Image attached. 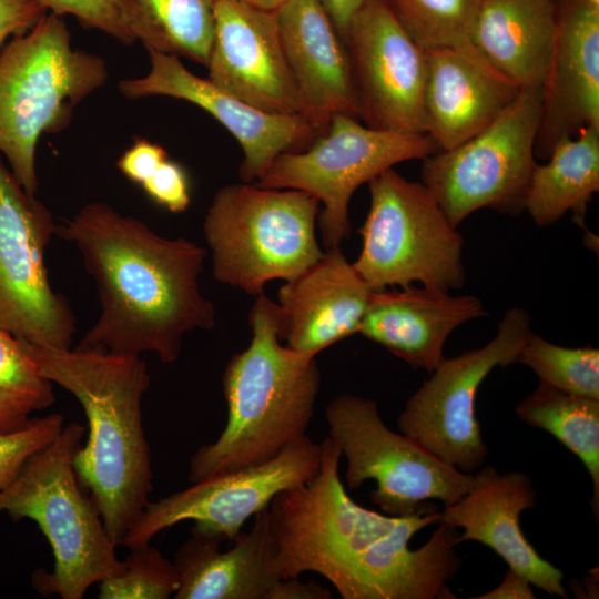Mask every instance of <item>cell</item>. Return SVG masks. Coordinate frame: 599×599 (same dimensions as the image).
Segmentation results:
<instances>
[{"mask_svg": "<svg viewBox=\"0 0 599 599\" xmlns=\"http://www.w3.org/2000/svg\"><path fill=\"white\" fill-rule=\"evenodd\" d=\"M321 447L317 474L267 508L278 577L316 572L344 599L455 598L458 528L437 510L397 517L356 504L339 478V447L328 436Z\"/></svg>", "mask_w": 599, "mask_h": 599, "instance_id": "1", "label": "cell"}, {"mask_svg": "<svg viewBox=\"0 0 599 599\" xmlns=\"http://www.w3.org/2000/svg\"><path fill=\"white\" fill-rule=\"evenodd\" d=\"M55 235L78 248L100 301L97 322L77 348L174 363L184 335L215 325L201 293L206 250L184 237L167 238L103 202L81 207L57 224Z\"/></svg>", "mask_w": 599, "mask_h": 599, "instance_id": "2", "label": "cell"}, {"mask_svg": "<svg viewBox=\"0 0 599 599\" xmlns=\"http://www.w3.org/2000/svg\"><path fill=\"white\" fill-rule=\"evenodd\" d=\"M23 343L41 373L83 408L88 435L74 455V470L111 540L122 546L153 489L141 408L150 386L148 365L141 356Z\"/></svg>", "mask_w": 599, "mask_h": 599, "instance_id": "3", "label": "cell"}, {"mask_svg": "<svg viewBox=\"0 0 599 599\" xmlns=\"http://www.w3.org/2000/svg\"><path fill=\"white\" fill-rule=\"evenodd\" d=\"M248 325L250 345L223 373L225 426L192 456V483L274 458L306 436L313 418L321 385L316 356L280 343V309L264 293L256 296Z\"/></svg>", "mask_w": 599, "mask_h": 599, "instance_id": "4", "label": "cell"}, {"mask_svg": "<svg viewBox=\"0 0 599 599\" xmlns=\"http://www.w3.org/2000/svg\"><path fill=\"white\" fill-rule=\"evenodd\" d=\"M108 77L103 58L73 48L63 17L50 12L2 47L0 154L27 192L38 191L40 138L67 129L74 109Z\"/></svg>", "mask_w": 599, "mask_h": 599, "instance_id": "5", "label": "cell"}, {"mask_svg": "<svg viewBox=\"0 0 599 599\" xmlns=\"http://www.w3.org/2000/svg\"><path fill=\"white\" fill-rule=\"evenodd\" d=\"M84 427L70 424L57 438L33 454L16 478L0 490V514L13 520H33L50 544L51 572L38 569L32 586L44 596L81 599L93 583L118 567V547L110 538L99 508L80 484L74 455Z\"/></svg>", "mask_w": 599, "mask_h": 599, "instance_id": "6", "label": "cell"}, {"mask_svg": "<svg viewBox=\"0 0 599 599\" xmlns=\"http://www.w3.org/2000/svg\"><path fill=\"white\" fill-rule=\"evenodd\" d=\"M319 205L298 190L220 189L203 222L214 278L256 297L273 280L297 277L324 253L315 234Z\"/></svg>", "mask_w": 599, "mask_h": 599, "instance_id": "7", "label": "cell"}, {"mask_svg": "<svg viewBox=\"0 0 599 599\" xmlns=\"http://www.w3.org/2000/svg\"><path fill=\"white\" fill-rule=\"evenodd\" d=\"M370 205L352 263L372 291L415 282L449 292L465 283L464 238L429 190L393 167L368 182Z\"/></svg>", "mask_w": 599, "mask_h": 599, "instance_id": "8", "label": "cell"}, {"mask_svg": "<svg viewBox=\"0 0 599 599\" xmlns=\"http://www.w3.org/2000/svg\"><path fill=\"white\" fill-rule=\"evenodd\" d=\"M328 437L347 461L346 485L358 489L375 480L369 497L389 516L406 517L454 505L470 489L473 474L445 463L418 441L389 429L375 400L342 394L325 410Z\"/></svg>", "mask_w": 599, "mask_h": 599, "instance_id": "9", "label": "cell"}, {"mask_svg": "<svg viewBox=\"0 0 599 599\" xmlns=\"http://www.w3.org/2000/svg\"><path fill=\"white\" fill-rule=\"evenodd\" d=\"M544 87L521 88L511 103L485 129L423 160L422 183L454 226L489 207L517 215L536 166Z\"/></svg>", "mask_w": 599, "mask_h": 599, "instance_id": "10", "label": "cell"}, {"mask_svg": "<svg viewBox=\"0 0 599 599\" xmlns=\"http://www.w3.org/2000/svg\"><path fill=\"white\" fill-rule=\"evenodd\" d=\"M438 151L427 134L369 128L347 114H334L324 132L306 149L278 155L255 182L313 195L322 210L317 224L326 248L351 235L348 205L364 183L404 161Z\"/></svg>", "mask_w": 599, "mask_h": 599, "instance_id": "11", "label": "cell"}, {"mask_svg": "<svg viewBox=\"0 0 599 599\" xmlns=\"http://www.w3.org/2000/svg\"><path fill=\"white\" fill-rule=\"evenodd\" d=\"M55 227L50 210L0 154V329L34 345L71 348L77 317L45 266Z\"/></svg>", "mask_w": 599, "mask_h": 599, "instance_id": "12", "label": "cell"}, {"mask_svg": "<svg viewBox=\"0 0 599 599\" xmlns=\"http://www.w3.org/2000/svg\"><path fill=\"white\" fill-rule=\"evenodd\" d=\"M530 321L524 308L511 307L489 343L444 358L407 399L397 418L400 433L463 473L479 469L489 450L475 415L477 390L495 367L518 362Z\"/></svg>", "mask_w": 599, "mask_h": 599, "instance_id": "13", "label": "cell"}, {"mask_svg": "<svg viewBox=\"0 0 599 599\" xmlns=\"http://www.w3.org/2000/svg\"><path fill=\"white\" fill-rule=\"evenodd\" d=\"M321 455V443L305 436L265 463L204 478L150 501L122 546L150 544L162 530L186 520L230 542L276 495L308 483L319 469Z\"/></svg>", "mask_w": 599, "mask_h": 599, "instance_id": "14", "label": "cell"}, {"mask_svg": "<svg viewBox=\"0 0 599 599\" xmlns=\"http://www.w3.org/2000/svg\"><path fill=\"white\" fill-rule=\"evenodd\" d=\"M345 45L359 120L369 128L426 134V53L404 30L386 0L364 3L349 23Z\"/></svg>", "mask_w": 599, "mask_h": 599, "instance_id": "15", "label": "cell"}, {"mask_svg": "<svg viewBox=\"0 0 599 599\" xmlns=\"http://www.w3.org/2000/svg\"><path fill=\"white\" fill-rule=\"evenodd\" d=\"M146 51L149 72L120 81L119 92L128 99L174 98L206 111L240 144L243 160L238 174L244 183H255L278 155L302 151L323 133L303 116L273 114L244 102L192 73L179 57Z\"/></svg>", "mask_w": 599, "mask_h": 599, "instance_id": "16", "label": "cell"}, {"mask_svg": "<svg viewBox=\"0 0 599 599\" xmlns=\"http://www.w3.org/2000/svg\"><path fill=\"white\" fill-rule=\"evenodd\" d=\"M214 12L207 79L265 112L312 122L282 47L276 12L238 0H215Z\"/></svg>", "mask_w": 599, "mask_h": 599, "instance_id": "17", "label": "cell"}, {"mask_svg": "<svg viewBox=\"0 0 599 599\" xmlns=\"http://www.w3.org/2000/svg\"><path fill=\"white\" fill-rule=\"evenodd\" d=\"M267 508L225 550L223 538L193 526L174 555L179 586L173 598L329 599L331 590L321 585L278 577Z\"/></svg>", "mask_w": 599, "mask_h": 599, "instance_id": "18", "label": "cell"}, {"mask_svg": "<svg viewBox=\"0 0 599 599\" xmlns=\"http://www.w3.org/2000/svg\"><path fill=\"white\" fill-rule=\"evenodd\" d=\"M425 53V132L438 151L453 149L480 132L521 89L471 42Z\"/></svg>", "mask_w": 599, "mask_h": 599, "instance_id": "19", "label": "cell"}, {"mask_svg": "<svg viewBox=\"0 0 599 599\" xmlns=\"http://www.w3.org/2000/svg\"><path fill=\"white\" fill-rule=\"evenodd\" d=\"M473 476L470 489L457 502L444 507L440 521L464 530L458 544L478 541L531 585L567 598L562 571L537 554L519 525L520 514L536 506L532 480L521 471L501 475L489 465Z\"/></svg>", "mask_w": 599, "mask_h": 599, "instance_id": "20", "label": "cell"}, {"mask_svg": "<svg viewBox=\"0 0 599 599\" xmlns=\"http://www.w3.org/2000/svg\"><path fill=\"white\" fill-rule=\"evenodd\" d=\"M372 292L339 246L327 248L280 288V339L295 352L317 356L358 333Z\"/></svg>", "mask_w": 599, "mask_h": 599, "instance_id": "21", "label": "cell"}, {"mask_svg": "<svg viewBox=\"0 0 599 599\" xmlns=\"http://www.w3.org/2000/svg\"><path fill=\"white\" fill-rule=\"evenodd\" d=\"M588 125L599 129V10L567 0L544 83L535 155L548 158L560 136Z\"/></svg>", "mask_w": 599, "mask_h": 599, "instance_id": "22", "label": "cell"}, {"mask_svg": "<svg viewBox=\"0 0 599 599\" xmlns=\"http://www.w3.org/2000/svg\"><path fill=\"white\" fill-rule=\"evenodd\" d=\"M485 315L476 296H453L412 284L373 291L358 333L413 368L432 373L445 358L444 346L453 331Z\"/></svg>", "mask_w": 599, "mask_h": 599, "instance_id": "23", "label": "cell"}, {"mask_svg": "<svg viewBox=\"0 0 599 599\" xmlns=\"http://www.w3.org/2000/svg\"><path fill=\"white\" fill-rule=\"evenodd\" d=\"M276 19L294 80L324 132L334 114L359 120V105L348 52L319 0H286Z\"/></svg>", "mask_w": 599, "mask_h": 599, "instance_id": "24", "label": "cell"}, {"mask_svg": "<svg viewBox=\"0 0 599 599\" xmlns=\"http://www.w3.org/2000/svg\"><path fill=\"white\" fill-rule=\"evenodd\" d=\"M558 17L554 0H481L471 43L520 88L544 87Z\"/></svg>", "mask_w": 599, "mask_h": 599, "instance_id": "25", "label": "cell"}, {"mask_svg": "<svg viewBox=\"0 0 599 599\" xmlns=\"http://www.w3.org/2000/svg\"><path fill=\"white\" fill-rule=\"evenodd\" d=\"M546 164H536L525 211L538 226L559 221L568 211L583 226L587 206L599 191V129L588 125L560 136Z\"/></svg>", "mask_w": 599, "mask_h": 599, "instance_id": "26", "label": "cell"}, {"mask_svg": "<svg viewBox=\"0 0 599 599\" xmlns=\"http://www.w3.org/2000/svg\"><path fill=\"white\" fill-rule=\"evenodd\" d=\"M126 28L146 50L206 67L215 28V0H119Z\"/></svg>", "mask_w": 599, "mask_h": 599, "instance_id": "27", "label": "cell"}, {"mask_svg": "<svg viewBox=\"0 0 599 599\" xmlns=\"http://www.w3.org/2000/svg\"><path fill=\"white\" fill-rule=\"evenodd\" d=\"M517 416L548 432L575 454L592 480V512L599 514V399L572 395L539 383L517 407Z\"/></svg>", "mask_w": 599, "mask_h": 599, "instance_id": "28", "label": "cell"}, {"mask_svg": "<svg viewBox=\"0 0 599 599\" xmlns=\"http://www.w3.org/2000/svg\"><path fill=\"white\" fill-rule=\"evenodd\" d=\"M54 400L53 383L41 373L23 341L0 329V434L21 428Z\"/></svg>", "mask_w": 599, "mask_h": 599, "instance_id": "29", "label": "cell"}, {"mask_svg": "<svg viewBox=\"0 0 599 599\" xmlns=\"http://www.w3.org/2000/svg\"><path fill=\"white\" fill-rule=\"evenodd\" d=\"M424 50L471 42L481 0H386Z\"/></svg>", "mask_w": 599, "mask_h": 599, "instance_id": "30", "label": "cell"}, {"mask_svg": "<svg viewBox=\"0 0 599 599\" xmlns=\"http://www.w3.org/2000/svg\"><path fill=\"white\" fill-rule=\"evenodd\" d=\"M545 384L564 393L599 399V351L592 346L564 347L530 333L518 362Z\"/></svg>", "mask_w": 599, "mask_h": 599, "instance_id": "31", "label": "cell"}, {"mask_svg": "<svg viewBox=\"0 0 599 599\" xmlns=\"http://www.w3.org/2000/svg\"><path fill=\"white\" fill-rule=\"evenodd\" d=\"M115 570L99 582L100 599H167L174 596L179 577L173 561L150 544L130 548Z\"/></svg>", "mask_w": 599, "mask_h": 599, "instance_id": "32", "label": "cell"}, {"mask_svg": "<svg viewBox=\"0 0 599 599\" xmlns=\"http://www.w3.org/2000/svg\"><path fill=\"white\" fill-rule=\"evenodd\" d=\"M63 428V416L32 417L24 426L0 434V490L16 478L23 464L53 441Z\"/></svg>", "mask_w": 599, "mask_h": 599, "instance_id": "33", "label": "cell"}, {"mask_svg": "<svg viewBox=\"0 0 599 599\" xmlns=\"http://www.w3.org/2000/svg\"><path fill=\"white\" fill-rule=\"evenodd\" d=\"M48 12L72 16L88 30L101 31L124 45L135 39L126 28L119 0H34Z\"/></svg>", "mask_w": 599, "mask_h": 599, "instance_id": "34", "label": "cell"}, {"mask_svg": "<svg viewBox=\"0 0 599 599\" xmlns=\"http://www.w3.org/2000/svg\"><path fill=\"white\" fill-rule=\"evenodd\" d=\"M141 187L153 202L171 213L184 212L191 201L187 174L181 164L170 159Z\"/></svg>", "mask_w": 599, "mask_h": 599, "instance_id": "35", "label": "cell"}, {"mask_svg": "<svg viewBox=\"0 0 599 599\" xmlns=\"http://www.w3.org/2000/svg\"><path fill=\"white\" fill-rule=\"evenodd\" d=\"M169 159L160 144L136 138L119 158L116 167L129 181L142 185Z\"/></svg>", "mask_w": 599, "mask_h": 599, "instance_id": "36", "label": "cell"}, {"mask_svg": "<svg viewBox=\"0 0 599 599\" xmlns=\"http://www.w3.org/2000/svg\"><path fill=\"white\" fill-rule=\"evenodd\" d=\"M45 13L34 0H0V50L7 39L26 33Z\"/></svg>", "mask_w": 599, "mask_h": 599, "instance_id": "37", "label": "cell"}, {"mask_svg": "<svg viewBox=\"0 0 599 599\" xmlns=\"http://www.w3.org/2000/svg\"><path fill=\"white\" fill-rule=\"evenodd\" d=\"M536 596L531 588V582L508 568L504 580L490 591L476 596V599H534Z\"/></svg>", "mask_w": 599, "mask_h": 599, "instance_id": "38", "label": "cell"}, {"mask_svg": "<svg viewBox=\"0 0 599 599\" xmlns=\"http://www.w3.org/2000/svg\"><path fill=\"white\" fill-rule=\"evenodd\" d=\"M366 1L367 0H319L344 43L353 17Z\"/></svg>", "mask_w": 599, "mask_h": 599, "instance_id": "39", "label": "cell"}, {"mask_svg": "<svg viewBox=\"0 0 599 599\" xmlns=\"http://www.w3.org/2000/svg\"><path fill=\"white\" fill-rule=\"evenodd\" d=\"M250 6L275 11L277 10L286 0H238Z\"/></svg>", "mask_w": 599, "mask_h": 599, "instance_id": "40", "label": "cell"}, {"mask_svg": "<svg viewBox=\"0 0 599 599\" xmlns=\"http://www.w3.org/2000/svg\"><path fill=\"white\" fill-rule=\"evenodd\" d=\"M591 8L599 10V0H585Z\"/></svg>", "mask_w": 599, "mask_h": 599, "instance_id": "41", "label": "cell"}]
</instances>
